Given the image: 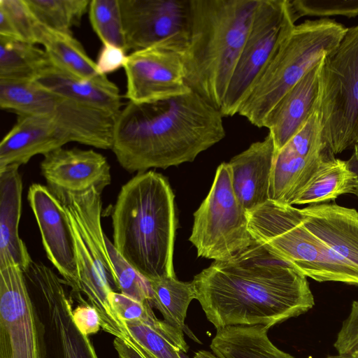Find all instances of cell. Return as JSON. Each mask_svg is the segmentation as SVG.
<instances>
[{"label":"cell","instance_id":"obj_42","mask_svg":"<svg viewBox=\"0 0 358 358\" xmlns=\"http://www.w3.org/2000/svg\"><path fill=\"white\" fill-rule=\"evenodd\" d=\"M353 358H354V357H353ZM355 358H358V355H357L356 357H355Z\"/></svg>","mask_w":358,"mask_h":358},{"label":"cell","instance_id":"obj_21","mask_svg":"<svg viewBox=\"0 0 358 358\" xmlns=\"http://www.w3.org/2000/svg\"><path fill=\"white\" fill-rule=\"evenodd\" d=\"M19 167L11 164L0 170V268L16 265L24 271L32 259L18 234L22 194Z\"/></svg>","mask_w":358,"mask_h":358},{"label":"cell","instance_id":"obj_12","mask_svg":"<svg viewBox=\"0 0 358 358\" xmlns=\"http://www.w3.org/2000/svg\"><path fill=\"white\" fill-rule=\"evenodd\" d=\"M70 142L96 148V136L85 117L66 113L17 115L0 143V170L27 164Z\"/></svg>","mask_w":358,"mask_h":358},{"label":"cell","instance_id":"obj_36","mask_svg":"<svg viewBox=\"0 0 358 358\" xmlns=\"http://www.w3.org/2000/svg\"><path fill=\"white\" fill-rule=\"evenodd\" d=\"M126 52L121 48L110 44L103 45L95 62L98 72L107 76L108 74L124 68L128 57Z\"/></svg>","mask_w":358,"mask_h":358},{"label":"cell","instance_id":"obj_29","mask_svg":"<svg viewBox=\"0 0 358 358\" xmlns=\"http://www.w3.org/2000/svg\"><path fill=\"white\" fill-rule=\"evenodd\" d=\"M38 21L44 27L59 32L72 34L88 10V0H26Z\"/></svg>","mask_w":358,"mask_h":358},{"label":"cell","instance_id":"obj_31","mask_svg":"<svg viewBox=\"0 0 358 358\" xmlns=\"http://www.w3.org/2000/svg\"><path fill=\"white\" fill-rule=\"evenodd\" d=\"M88 13L90 24L103 45H113L126 51L119 0H91Z\"/></svg>","mask_w":358,"mask_h":358},{"label":"cell","instance_id":"obj_5","mask_svg":"<svg viewBox=\"0 0 358 358\" xmlns=\"http://www.w3.org/2000/svg\"><path fill=\"white\" fill-rule=\"evenodd\" d=\"M348 29L327 17L295 25L260 73L238 114L264 127L280 99L338 45Z\"/></svg>","mask_w":358,"mask_h":358},{"label":"cell","instance_id":"obj_3","mask_svg":"<svg viewBox=\"0 0 358 358\" xmlns=\"http://www.w3.org/2000/svg\"><path fill=\"white\" fill-rule=\"evenodd\" d=\"M113 245L148 281L176 276L174 194L160 173H138L119 192L112 215Z\"/></svg>","mask_w":358,"mask_h":358},{"label":"cell","instance_id":"obj_4","mask_svg":"<svg viewBox=\"0 0 358 358\" xmlns=\"http://www.w3.org/2000/svg\"><path fill=\"white\" fill-rule=\"evenodd\" d=\"M259 0H189L185 83L220 111Z\"/></svg>","mask_w":358,"mask_h":358},{"label":"cell","instance_id":"obj_33","mask_svg":"<svg viewBox=\"0 0 358 358\" xmlns=\"http://www.w3.org/2000/svg\"><path fill=\"white\" fill-rule=\"evenodd\" d=\"M289 5L295 22L303 16H358V0H289Z\"/></svg>","mask_w":358,"mask_h":358},{"label":"cell","instance_id":"obj_26","mask_svg":"<svg viewBox=\"0 0 358 358\" xmlns=\"http://www.w3.org/2000/svg\"><path fill=\"white\" fill-rule=\"evenodd\" d=\"M129 337L155 358H182L188 345L183 331L155 317L148 321H125Z\"/></svg>","mask_w":358,"mask_h":358},{"label":"cell","instance_id":"obj_35","mask_svg":"<svg viewBox=\"0 0 358 358\" xmlns=\"http://www.w3.org/2000/svg\"><path fill=\"white\" fill-rule=\"evenodd\" d=\"M340 355H358V301H354L348 317L343 321L334 345Z\"/></svg>","mask_w":358,"mask_h":358},{"label":"cell","instance_id":"obj_10","mask_svg":"<svg viewBox=\"0 0 358 358\" xmlns=\"http://www.w3.org/2000/svg\"><path fill=\"white\" fill-rule=\"evenodd\" d=\"M23 273L44 326L46 358H99L89 336L74 322L72 301L64 280L33 260Z\"/></svg>","mask_w":358,"mask_h":358},{"label":"cell","instance_id":"obj_23","mask_svg":"<svg viewBox=\"0 0 358 358\" xmlns=\"http://www.w3.org/2000/svg\"><path fill=\"white\" fill-rule=\"evenodd\" d=\"M331 157H335L324 154L307 157L284 146L275 153L270 180L269 199L293 206L294 200L319 166Z\"/></svg>","mask_w":358,"mask_h":358},{"label":"cell","instance_id":"obj_2","mask_svg":"<svg viewBox=\"0 0 358 358\" xmlns=\"http://www.w3.org/2000/svg\"><path fill=\"white\" fill-rule=\"evenodd\" d=\"M223 117L193 91L153 103L128 101L117 115L111 150L130 173L191 162L225 137Z\"/></svg>","mask_w":358,"mask_h":358},{"label":"cell","instance_id":"obj_39","mask_svg":"<svg viewBox=\"0 0 358 358\" xmlns=\"http://www.w3.org/2000/svg\"><path fill=\"white\" fill-rule=\"evenodd\" d=\"M194 358H220L213 352L199 350L194 354Z\"/></svg>","mask_w":358,"mask_h":358},{"label":"cell","instance_id":"obj_1","mask_svg":"<svg viewBox=\"0 0 358 358\" xmlns=\"http://www.w3.org/2000/svg\"><path fill=\"white\" fill-rule=\"evenodd\" d=\"M192 282L196 299L216 329H269L315 305L307 277L255 241L229 259L214 261Z\"/></svg>","mask_w":358,"mask_h":358},{"label":"cell","instance_id":"obj_15","mask_svg":"<svg viewBox=\"0 0 358 358\" xmlns=\"http://www.w3.org/2000/svg\"><path fill=\"white\" fill-rule=\"evenodd\" d=\"M184 52L163 43L131 52L124 67V97L136 104L153 103L189 94Z\"/></svg>","mask_w":358,"mask_h":358},{"label":"cell","instance_id":"obj_27","mask_svg":"<svg viewBox=\"0 0 358 358\" xmlns=\"http://www.w3.org/2000/svg\"><path fill=\"white\" fill-rule=\"evenodd\" d=\"M148 282L152 306L161 313L166 322L185 331L199 342L185 324L189 305L193 299H196L192 282L180 281L176 276Z\"/></svg>","mask_w":358,"mask_h":358},{"label":"cell","instance_id":"obj_40","mask_svg":"<svg viewBox=\"0 0 358 358\" xmlns=\"http://www.w3.org/2000/svg\"><path fill=\"white\" fill-rule=\"evenodd\" d=\"M326 358H353V357H348V356H345V355H338L336 356H331V357H326Z\"/></svg>","mask_w":358,"mask_h":358},{"label":"cell","instance_id":"obj_20","mask_svg":"<svg viewBox=\"0 0 358 358\" xmlns=\"http://www.w3.org/2000/svg\"><path fill=\"white\" fill-rule=\"evenodd\" d=\"M320 64L280 99L264 120V127L268 129L273 136L276 152L297 133L315 108L319 93Z\"/></svg>","mask_w":358,"mask_h":358},{"label":"cell","instance_id":"obj_32","mask_svg":"<svg viewBox=\"0 0 358 358\" xmlns=\"http://www.w3.org/2000/svg\"><path fill=\"white\" fill-rule=\"evenodd\" d=\"M106 243L120 292L141 302H150L151 293L148 280L121 256L106 236Z\"/></svg>","mask_w":358,"mask_h":358},{"label":"cell","instance_id":"obj_8","mask_svg":"<svg viewBox=\"0 0 358 358\" xmlns=\"http://www.w3.org/2000/svg\"><path fill=\"white\" fill-rule=\"evenodd\" d=\"M317 108L327 150L335 156L358 143V24L321 62Z\"/></svg>","mask_w":358,"mask_h":358},{"label":"cell","instance_id":"obj_18","mask_svg":"<svg viewBox=\"0 0 358 358\" xmlns=\"http://www.w3.org/2000/svg\"><path fill=\"white\" fill-rule=\"evenodd\" d=\"M299 210L306 227L325 244L331 257L358 271V211L328 203Z\"/></svg>","mask_w":358,"mask_h":358},{"label":"cell","instance_id":"obj_7","mask_svg":"<svg viewBox=\"0 0 358 358\" xmlns=\"http://www.w3.org/2000/svg\"><path fill=\"white\" fill-rule=\"evenodd\" d=\"M253 239L271 254L317 282L358 285V271L336 262L304 224L299 208L268 200L247 211Z\"/></svg>","mask_w":358,"mask_h":358},{"label":"cell","instance_id":"obj_14","mask_svg":"<svg viewBox=\"0 0 358 358\" xmlns=\"http://www.w3.org/2000/svg\"><path fill=\"white\" fill-rule=\"evenodd\" d=\"M126 51L167 43L184 51L190 29L189 0H119Z\"/></svg>","mask_w":358,"mask_h":358},{"label":"cell","instance_id":"obj_24","mask_svg":"<svg viewBox=\"0 0 358 358\" xmlns=\"http://www.w3.org/2000/svg\"><path fill=\"white\" fill-rule=\"evenodd\" d=\"M357 187V176L349 162L331 157L322 162L293 205L310 206L334 200L343 194H355Z\"/></svg>","mask_w":358,"mask_h":358},{"label":"cell","instance_id":"obj_16","mask_svg":"<svg viewBox=\"0 0 358 358\" xmlns=\"http://www.w3.org/2000/svg\"><path fill=\"white\" fill-rule=\"evenodd\" d=\"M27 199L49 260L66 285L71 287L78 302H83L79 290L74 238L64 206L48 187L41 184L29 187Z\"/></svg>","mask_w":358,"mask_h":358},{"label":"cell","instance_id":"obj_34","mask_svg":"<svg viewBox=\"0 0 358 358\" xmlns=\"http://www.w3.org/2000/svg\"><path fill=\"white\" fill-rule=\"evenodd\" d=\"M110 302L124 323L125 321H148L156 317L150 302H141L120 292H112Z\"/></svg>","mask_w":358,"mask_h":358},{"label":"cell","instance_id":"obj_30","mask_svg":"<svg viewBox=\"0 0 358 358\" xmlns=\"http://www.w3.org/2000/svg\"><path fill=\"white\" fill-rule=\"evenodd\" d=\"M44 29L26 0H0V36L41 44Z\"/></svg>","mask_w":358,"mask_h":358},{"label":"cell","instance_id":"obj_38","mask_svg":"<svg viewBox=\"0 0 358 358\" xmlns=\"http://www.w3.org/2000/svg\"><path fill=\"white\" fill-rule=\"evenodd\" d=\"M113 346L119 358H155L133 339L115 337Z\"/></svg>","mask_w":358,"mask_h":358},{"label":"cell","instance_id":"obj_9","mask_svg":"<svg viewBox=\"0 0 358 358\" xmlns=\"http://www.w3.org/2000/svg\"><path fill=\"white\" fill-rule=\"evenodd\" d=\"M189 241L198 257L215 261L229 259L255 242L247 211L234 192L228 163L217 167L207 196L194 213Z\"/></svg>","mask_w":358,"mask_h":358},{"label":"cell","instance_id":"obj_19","mask_svg":"<svg viewBox=\"0 0 358 358\" xmlns=\"http://www.w3.org/2000/svg\"><path fill=\"white\" fill-rule=\"evenodd\" d=\"M273 136L252 143L228 162L234 192L246 211L269 199L271 176L275 157Z\"/></svg>","mask_w":358,"mask_h":358},{"label":"cell","instance_id":"obj_17","mask_svg":"<svg viewBox=\"0 0 358 358\" xmlns=\"http://www.w3.org/2000/svg\"><path fill=\"white\" fill-rule=\"evenodd\" d=\"M41 173L52 192L79 194L110 184L107 159L93 150L59 148L43 155Z\"/></svg>","mask_w":358,"mask_h":358},{"label":"cell","instance_id":"obj_41","mask_svg":"<svg viewBox=\"0 0 358 358\" xmlns=\"http://www.w3.org/2000/svg\"><path fill=\"white\" fill-rule=\"evenodd\" d=\"M185 353L182 352V358H188L187 356L184 355Z\"/></svg>","mask_w":358,"mask_h":358},{"label":"cell","instance_id":"obj_22","mask_svg":"<svg viewBox=\"0 0 358 358\" xmlns=\"http://www.w3.org/2000/svg\"><path fill=\"white\" fill-rule=\"evenodd\" d=\"M32 80L47 90L115 115H118L122 108L119 88L111 80L101 83L84 80L52 62Z\"/></svg>","mask_w":358,"mask_h":358},{"label":"cell","instance_id":"obj_37","mask_svg":"<svg viewBox=\"0 0 358 358\" xmlns=\"http://www.w3.org/2000/svg\"><path fill=\"white\" fill-rule=\"evenodd\" d=\"M73 317L80 330L88 336L97 333L101 327L99 315L89 302L80 303L74 308Z\"/></svg>","mask_w":358,"mask_h":358},{"label":"cell","instance_id":"obj_28","mask_svg":"<svg viewBox=\"0 0 358 358\" xmlns=\"http://www.w3.org/2000/svg\"><path fill=\"white\" fill-rule=\"evenodd\" d=\"M50 62L36 45L0 36V79L32 80Z\"/></svg>","mask_w":358,"mask_h":358},{"label":"cell","instance_id":"obj_25","mask_svg":"<svg viewBox=\"0 0 358 358\" xmlns=\"http://www.w3.org/2000/svg\"><path fill=\"white\" fill-rule=\"evenodd\" d=\"M41 45L51 62L59 69L84 80L101 83L110 80L106 76L98 72L96 62L88 56L73 34L45 27Z\"/></svg>","mask_w":358,"mask_h":358},{"label":"cell","instance_id":"obj_6","mask_svg":"<svg viewBox=\"0 0 358 358\" xmlns=\"http://www.w3.org/2000/svg\"><path fill=\"white\" fill-rule=\"evenodd\" d=\"M102 191L93 187L79 194L52 193L64 206L72 230L80 292L96 310L104 331L127 338L126 326L110 302L111 292L120 290L101 227Z\"/></svg>","mask_w":358,"mask_h":358},{"label":"cell","instance_id":"obj_13","mask_svg":"<svg viewBox=\"0 0 358 358\" xmlns=\"http://www.w3.org/2000/svg\"><path fill=\"white\" fill-rule=\"evenodd\" d=\"M0 358H46L44 326L16 265L0 268Z\"/></svg>","mask_w":358,"mask_h":358},{"label":"cell","instance_id":"obj_11","mask_svg":"<svg viewBox=\"0 0 358 358\" xmlns=\"http://www.w3.org/2000/svg\"><path fill=\"white\" fill-rule=\"evenodd\" d=\"M289 0H259L220 112L238 114L252 86L295 26Z\"/></svg>","mask_w":358,"mask_h":358}]
</instances>
